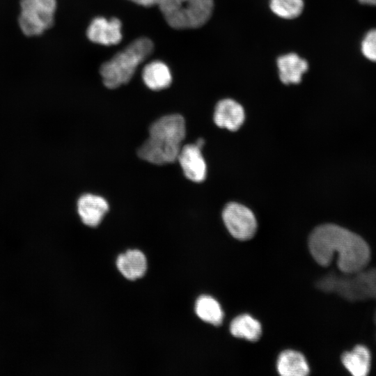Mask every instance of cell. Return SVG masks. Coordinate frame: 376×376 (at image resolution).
I'll return each mask as SVG.
<instances>
[{
  "mask_svg": "<svg viewBox=\"0 0 376 376\" xmlns=\"http://www.w3.org/2000/svg\"><path fill=\"white\" fill-rule=\"evenodd\" d=\"M116 265L120 272L130 280L141 278L147 269L146 258L138 249H130L120 254L118 257Z\"/></svg>",
  "mask_w": 376,
  "mask_h": 376,
  "instance_id": "7c38bea8",
  "label": "cell"
},
{
  "mask_svg": "<svg viewBox=\"0 0 376 376\" xmlns=\"http://www.w3.org/2000/svg\"><path fill=\"white\" fill-rule=\"evenodd\" d=\"M195 311L203 321L215 326L222 323L224 313L219 302L213 297L203 295L196 302Z\"/></svg>",
  "mask_w": 376,
  "mask_h": 376,
  "instance_id": "e0dca14e",
  "label": "cell"
},
{
  "mask_svg": "<svg viewBox=\"0 0 376 376\" xmlns=\"http://www.w3.org/2000/svg\"><path fill=\"white\" fill-rule=\"evenodd\" d=\"M361 51L368 59L376 62V29L371 30L363 38Z\"/></svg>",
  "mask_w": 376,
  "mask_h": 376,
  "instance_id": "d6986e66",
  "label": "cell"
},
{
  "mask_svg": "<svg viewBox=\"0 0 376 376\" xmlns=\"http://www.w3.org/2000/svg\"><path fill=\"white\" fill-rule=\"evenodd\" d=\"M358 1L362 3L376 6V0H358Z\"/></svg>",
  "mask_w": 376,
  "mask_h": 376,
  "instance_id": "44dd1931",
  "label": "cell"
},
{
  "mask_svg": "<svg viewBox=\"0 0 376 376\" xmlns=\"http://www.w3.org/2000/svg\"><path fill=\"white\" fill-rule=\"evenodd\" d=\"M122 24L117 18L107 19L102 17L94 18L90 23L86 35L93 42L110 46L122 40Z\"/></svg>",
  "mask_w": 376,
  "mask_h": 376,
  "instance_id": "52a82bcc",
  "label": "cell"
},
{
  "mask_svg": "<svg viewBox=\"0 0 376 376\" xmlns=\"http://www.w3.org/2000/svg\"><path fill=\"white\" fill-rule=\"evenodd\" d=\"M77 209L83 223L95 227L100 224L107 212L109 205L107 201L100 196L86 194L79 198Z\"/></svg>",
  "mask_w": 376,
  "mask_h": 376,
  "instance_id": "30bf717a",
  "label": "cell"
},
{
  "mask_svg": "<svg viewBox=\"0 0 376 376\" xmlns=\"http://www.w3.org/2000/svg\"><path fill=\"white\" fill-rule=\"evenodd\" d=\"M196 144L198 147H200V148H201L202 146H203V145L204 144V141H203V139H199L196 141Z\"/></svg>",
  "mask_w": 376,
  "mask_h": 376,
  "instance_id": "7402d4cb",
  "label": "cell"
},
{
  "mask_svg": "<svg viewBox=\"0 0 376 376\" xmlns=\"http://www.w3.org/2000/svg\"><path fill=\"white\" fill-rule=\"evenodd\" d=\"M277 66L280 79L285 84L299 83L308 69L307 62L295 53L279 57Z\"/></svg>",
  "mask_w": 376,
  "mask_h": 376,
  "instance_id": "8fae6325",
  "label": "cell"
},
{
  "mask_svg": "<svg viewBox=\"0 0 376 376\" xmlns=\"http://www.w3.org/2000/svg\"><path fill=\"white\" fill-rule=\"evenodd\" d=\"M309 251L317 263L329 266L337 253V267L345 274H354L367 266L370 249L359 235L340 226L326 224L316 227L308 238Z\"/></svg>",
  "mask_w": 376,
  "mask_h": 376,
  "instance_id": "6da1fadb",
  "label": "cell"
},
{
  "mask_svg": "<svg viewBox=\"0 0 376 376\" xmlns=\"http://www.w3.org/2000/svg\"><path fill=\"white\" fill-rule=\"evenodd\" d=\"M19 24L28 36L42 34L54 24L56 0H21Z\"/></svg>",
  "mask_w": 376,
  "mask_h": 376,
  "instance_id": "5b68a950",
  "label": "cell"
},
{
  "mask_svg": "<svg viewBox=\"0 0 376 376\" xmlns=\"http://www.w3.org/2000/svg\"><path fill=\"white\" fill-rule=\"evenodd\" d=\"M142 79L150 89L159 91L170 86L172 75L167 65L160 61H154L144 67Z\"/></svg>",
  "mask_w": 376,
  "mask_h": 376,
  "instance_id": "5bb4252c",
  "label": "cell"
},
{
  "mask_svg": "<svg viewBox=\"0 0 376 376\" xmlns=\"http://www.w3.org/2000/svg\"><path fill=\"white\" fill-rule=\"evenodd\" d=\"M277 370L283 376H305L309 367L304 356L297 351L287 350L282 352L277 360Z\"/></svg>",
  "mask_w": 376,
  "mask_h": 376,
  "instance_id": "9a60e30c",
  "label": "cell"
},
{
  "mask_svg": "<svg viewBox=\"0 0 376 376\" xmlns=\"http://www.w3.org/2000/svg\"><path fill=\"white\" fill-rule=\"evenodd\" d=\"M370 352L363 345H356L341 356L343 365L354 376H366L370 371Z\"/></svg>",
  "mask_w": 376,
  "mask_h": 376,
  "instance_id": "4fadbf2b",
  "label": "cell"
},
{
  "mask_svg": "<svg viewBox=\"0 0 376 376\" xmlns=\"http://www.w3.org/2000/svg\"><path fill=\"white\" fill-rule=\"evenodd\" d=\"M269 6L274 13L284 19H293L299 16L304 8L303 0H269Z\"/></svg>",
  "mask_w": 376,
  "mask_h": 376,
  "instance_id": "ac0fdd59",
  "label": "cell"
},
{
  "mask_svg": "<svg viewBox=\"0 0 376 376\" xmlns=\"http://www.w3.org/2000/svg\"><path fill=\"white\" fill-rule=\"evenodd\" d=\"M159 8L172 28L194 29L203 25L210 17L213 0H163Z\"/></svg>",
  "mask_w": 376,
  "mask_h": 376,
  "instance_id": "277c9868",
  "label": "cell"
},
{
  "mask_svg": "<svg viewBox=\"0 0 376 376\" xmlns=\"http://www.w3.org/2000/svg\"><path fill=\"white\" fill-rule=\"evenodd\" d=\"M185 123L179 114L163 116L153 123L149 137L139 148V156L155 164H165L177 160L185 136Z\"/></svg>",
  "mask_w": 376,
  "mask_h": 376,
  "instance_id": "7a4b0ae2",
  "label": "cell"
},
{
  "mask_svg": "<svg viewBox=\"0 0 376 376\" xmlns=\"http://www.w3.org/2000/svg\"><path fill=\"white\" fill-rule=\"evenodd\" d=\"M231 334L249 341L258 340L262 334L260 323L251 315L243 314L233 319L230 325Z\"/></svg>",
  "mask_w": 376,
  "mask_h": 376,
  "instance_id": "2e32d148",
  "label": "cell"
},
{
  "mask_svg": "<svg viewBox=\"0 0 376 376\" xmlns=\"http://www.w3.org/2000/svg\"><path fill=\"white\" fill-rule=\"evenodd\" d=\"M244 117L243 107L238 102L232 99H224L215 107L214 121L219 127L236 131L242 125Z\"/></svg>",
  "mask_w": 376,
  "mask_h": 376,
  "instance_id": "9c48e42d",
  "label": "cell"
},
{
  "mask_svg": "<svg viewBox=\"0 0 376 376\" xmlns=\"http://www.w3.org/2000/svg\"><path fill=\"white\" fill-rule=\"evenodd\" d=\"M224 224L230 235L239 240H248L257 229L256 217L251 210L237 203H228L222 212Z\"/></svg>",
  "mask_w": 376,
  "mask_h": 376,
  "instance_id": "8992f818",
  "label": "cell"
},
{
  "mask_svg": "<svg viewBox=\"0 0 376 376\" xmlns=\"http://www.w3.org/2000/svg\"><path fill=\"white\" fill-rule=\"evenodd\" d=\"M153 49L150 39L140 38L118 52L100 67L104 86L113 89L130 81L138 66L152 54Z\"/></svg>",
  "mask_w": 376,
  "mask_h": 376,
  "instance_id": "3957f363",
  "label": "cell"
},
{
  "mask_svg": "<svg viewBox=\"0 0 376 376\" xmlns=\"http://www.w3.org/2000/svg\"><path fill=\"white\" fill-rule=\"evenodd\" d=\"M201 148L196 144H187L181 148L177 160L185 176L196 182L203 181L206 177L207 166Z\"/></svg>",
  "mask_w": 376,
  "mask_h": 376,
  "instance_id": "ba28073f",
  "label": "cell"
},
{
  "mask_svg": "<svg viewBox=\"0 0 376 376\" xmlns=\"http://www.w3.org/2000/svg\"><path fill=\"white\" fill-rule=\"evenodd\" d=\"M131 1L145 7L159 6L163 0H130Z\"/></svg>",
  "mask_w": 376,
  "mask_h": 376,
  "instance_id": "ffe728a7",
  "label": "cell"
}]
</instances>
